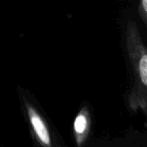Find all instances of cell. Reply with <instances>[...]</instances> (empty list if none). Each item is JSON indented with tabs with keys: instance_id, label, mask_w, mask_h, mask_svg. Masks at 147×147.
Here are the masks:
<instances>
[{
	"instance_id": "obj_3",
	"label": "cell",
	"mask_w": 147,
	"mask_h": 147,
	"mask_svg": "<svg viewBox=\"0 0 147 147\" xmlns=\"http://www.w3.org/2000/svg\"><path fill=\"white\" fill-rule=\"evenodd\" d=\"M95 116L91 106L83 102L74 118L72 137L75 147H88L94 140Z\"/></svg>"
},
{
	"instance_id": "obj_1",
	"label": "cell",
	"mask_w": 147,
	"mask_h": 147,
	"mask_svg": "<svg viewBox=\"0 0 147 147\" xmlns=\"http://www.w3.org/2000/svg\"><path fill=\"white\" fill-rule=\"evenodd\" d=\"M128 86L127 105L133 113L147 115V48L135 20L127 19L123 32Z\"/></svg>"
},
{
	"instance_id": "obj_4",
	"label": "cell",
	"mask_w": 147,
	"mask_h": 147,
	"mask_svg": "<svg viewBox=\"0 0 147 147\" xmlns=\"http://www.w3.org/2000/svg\"><path fill=\"white\" fill-rule=\"evenodd\" d=\"M137 12L145 27H147V0H140L139 2Z\"/></svg>"
},
{
	"instance_id": "obj_2",
	"label": "cell",
	"mask_w": 147,
	"mask_h": 147,
	"mask_svg": "<svg viewBox=\"0 0 147 147\" xmlns=\"http://www.w3.org/2000/svg\"><path fill=\"white\" fill-rule=\"evenodd\" d=\"M16 93L33 147H69L35 96L22 86Z\"/></svg>"
}]
</instances>
